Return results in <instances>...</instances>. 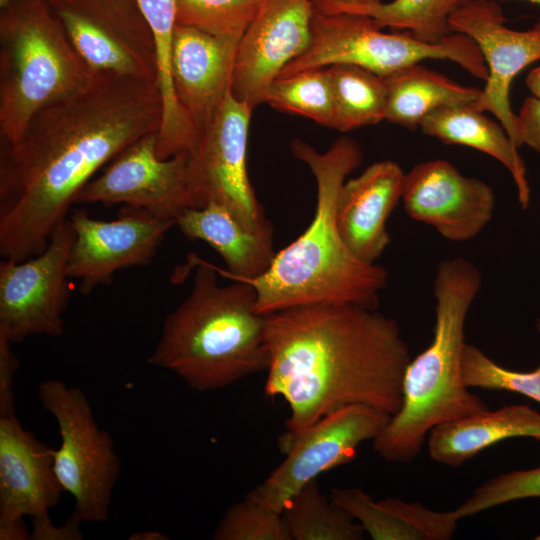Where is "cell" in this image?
Here are the masks:
<instances>
[{"label":"cell","instance_id":"cell-4","mask_svg":"<svg viewBox=\"0 0 540 540\" xmlns=\"http://www.w3.org/2000/svg\"><path fill=\"white\" fill-rule=\"evenodd\" d=\"M217 274L213 264L199 260L189 294L164 319L147 358L199 392L227 387L269 365L266 315L255 310L254 287L244 281L222 286Z\"/></svg>","mask_w":540,"mask_h":540},{"label":"cell","instance_id":"cell-27","mask_svg":"<svg viewBox=\"0 0 540 540\" xmlns=\"http://www.w3.org/2000/svg\"><path fill=\"white\" fill-rule=\"evenodd\" d=\"M333 93V129L347 132L385 119V78L365 68L338 64L326 67Z\"/></svg>","mask_w":540,"mask_h":540},{"label":"cell","instance_id":"cell-22","mask_svg":"<svg viewBox=\"0 0 540 540\" xmlns=\"http://www.w3.org/2000/svg\"><path fill=\"white\" fill-rule=\"evenodd\" d=\"M330 498L374 540H449L461 520L455 510L436 511L395 497L374 500L356 487H335Z\"/></svg>","mask_w":540,"mask_h":540},{"label":"cell","instance_id":"cell-14","mask_svg":"<svg viewBox=\"0 0 540 540\" xmlns=\"http://www.w3.org/2000/svg\"><path fill=\"white\" fill-rule=\"evenodd\" d=\"M123 204L176 221L195 207L187 177V152L167 159L157 154V132L118 154L79 192L75 204Z\"/></svg>","mask_w":540,"mask_h":540},{"label":"cell","instance_id":"cell-36","mask_svg":"<svg viewBox=\"0 0 540 540\" xmlns=\"http://www.w3.org/2000/svg\"><path fill=\"white\" fill-rule=\"evenodd\" d=\"M517 116L523 145L540 153V99L526 98Z\"/></svg>","mask_w":540,"mask_h":540},{"label":"cell","instance_id":"cell-25","mask_svg":"<svg viewBox=\"0 0 540 540\" xmlns=\"http://www.w3.org/2000/svg\"><path fill=\"white\" fill-rule=\"evenodd\" d=\"M154 38L157 58V85L162 101V117L157 132V154L167 159L188 152L199 133L182 109L175 94L172 74V46L176 22V0H136Z\"/></svg>","mask_w":540,"mask_h":540},{"label":"cell","instance_id":"cell-20","mask_svg":"<svg viewBox=\"0 0 540 540\" xmlns=\"http://www.w3.org/2000/svg\"><path fill=\"white\" fill-rule=\"evenodd\" d=\"M404 175L398 163L382 160L341 188L337 227L346 246L363 262L376 264L391 241L386 222L402 198Z\"/></svg>","mask_w":540,"mask_h":540},{"label":"cell","instance_id":"cell-5","mask_svg":"<svg viewBox=\"0 0 540 540\" xmlns=\"http://www.w3.org/2000/svg\"><path fill=\"white\" fill-rule=\"evenodd\" d=\"M481 284L479 269L466 258L438 264L433 338L407 365L401 407L373 440V449L382 459L409 463L435 426L488 409L462 377L465 321Z\"/></svg>","mask_w":540,"mask_h":540},{"label":"cell","instance_id":"cell-15","mask_svg":"<svg viewBox=\"0 0 540 540\" xmlns=\"http://www.w3.org/2000/svg\"><path fill=\"white\" fill-rule=\"evenodd\" d=\"M449 24L451 32L474 40L488 69L481 96L471 106L493 114L513 143L521 147L518 116L510 104V87L519 72L540 60V20L529 30H513L505 25L502 9L495 0H468L453 11Z\"/></svg>","mask_w":540,"mask_h":540},{"label":"cell","instance_id":"cell-41","mask_svg":"<svg viewBox=\"0 0 540 540\" xmlns=\"http://www.w3.org/2000/svg\"><path fill=\"white\" fill-rule=\"evenodd\" d=\"M464 1H468V0H462V2H464ZM524 1H528L530 3H533V4H536V5L540 6V0H524Z\"/></svg>","mask_w":540,"mask_h":540},{"label":"cell","instance_id":"cell-35","mask_svg":"<svg viewBox=\"0 0 540 540\" xmlns=\"http://www.w3.org/2000/svg\"><path fill=\"white\" fill-rule=\"evenodd\" d=\"M11 345L0 337V412L14 410L13 379L19 361Z\"/></svg>","mask_w":540,"mask_h":540},{"label":"cell","instance_id":"cell-26","mask_svg":"<svg viewBox=\"0 0 540 540\" xmlns=\"http://www.w3.org/2000/svg\"><path fill=\"white\" fill-rule=\"evenodd\" d=\"M385 119L414 130L433 111L452 105H470L482 89L460 85L419 64L404 67L386 77Z\"/></svg>","mask_w":540,"mask_h":540},{"label":"cell","instance_id":"cell-42","mask_svg":"<svg viewBox=\"0 0 540 540\" xmlns=\"http://www.w3.org/2000/svg\"><path fill=\"white\" fill-rule=\"evenodd\" d=\"M536 330H537V332H538L539 335H540V317H539V318L537 319V321H536Z\"/></svg>","mask_w":540,"mask_h":540},{"label":"cell","instance_id":"cell-10","mask_svg":"<svg viewBox=\"0 0 540 540\" xmlns=\"http://www.w3.org/2000/svg\"><path fill=\"white\" fill-rule=\"evenodd\" d=\"M390 418V414L370 406L350 405L298 432H284L278 440L284 461L245 498L282 513L303 486L351 462L359 445L374 440Z\"/></svg>","mask_w":540,"mask_h":540},{"label":"cell","instance_id":"cell-1","mask_svg":"<svg viewBox=\"0 0 540 540\" xmlns=\"http://www.w3.org/2000/svg\"><path fill=\"white\" fill-rule=\"evenodd\" d=\"M156 82L97 74L79 92L42 108L0 152V254H40L79 192L105 164L158 132Z\"/></svg>","mask_w":540,"mask_h":540},{"label":"cell","instance_id":"cell-37","mask_svg":"<svg viewBox=\"0 0 540 540\" xmlns=\"http://www.w3.org/2000/svg\"><path fill=\"white\" fill-rule=\"evenodd\" d=\"M382 0H314L315 8L322 12H333L342 8L370 6Z\"/></svg>","mask_w":540,"mask_h":540},{"label":"cell","instance_id":"cell-19","mask_svg":"<svg viewBox=\"0 0 540 540\" xmlns=\"http://www.w3.org/2000/svg\"><path fill=\"white\" fill-rule=\"evenodd\" d=\"M240 39L175 26L171 61L173 86L179 104L199 134L231 90Z\"/></svg>","mask_w":540,"mask_h":540},{"label":"cell","instance_id":"cell-2","mask_svg":"<svg viewBox=\"0 0 540 540\" xmlns=\"http://www.w3.org/2000/svg\"><path fill=\"white\" fill-rule=\"evenodd\" d=\"M267 397L289 407L298 432L350 405L391 416L402 404L410 350L398 323L354 304H313L266 315Z\"/></svg>","mask_w":540,"mask_h":540},{"label":"cell","instance_id":"cell-12","mask_svg":"<svg viewBox=\"0 0 540 540\" xmlns=\"http://www.w3.org/2000/svg\"><path fill=\"white\" fill-rule=\"evenodd\" d=\"M73 241L68 217L54 229L40 254L23 261L0 262V337L17 344L30 336L63 334Z\"/></svg>","mask_w":540,"mask_h":540},{"label":"cell","instance_id":"cell-13","mask_svg":"<svg viewBox=\"0 0 540 540\" xmlns=\"http://www.w3.org/2000/svg\"><path fill=\"white\" fill-rule=\"evenodd\" d=\"M69 219L74 241L68 274L79 281L82 294L109 284L122 269L150 263L166 233L176 225L174 220L127 205L111 221L94 219L82 209L74 210Z\"/></svg>","mask_w":540,"mask_h":540},{"label":"cell","instance_id":"cell-21","mask_svg":"<svg viewBox=\"0 0 540 540\" xmlns=\"http://www.w3.org/2000/svg\"><path fill=\"white\" fill-rule=\"evenodd\" d=\"M175 226L187 239L210 245L226 265V270L215 269L233 281L261 276L276 255L273 233L246 229L225 206L215 202L185 210Z\"/></svg>","mask_w":540,"mask_h":540},{"label":"cell","instance_id":"cell-30","mask_svg":"<svg viewBox=\"0 0 540 540\" xmlns=\"http://www.w3.org/2000/svg\"><path fill=\"white\" fill-rule=\"evenodd\" d=\"M265 103L331 128L334 105L328 69H306L277 77L267 92Z\"/></svg>","mask_w":540,"mask_h":540},{"label":"cell","instance_id":"cell-28","mask_svg":"<svg viewBox=\"0 0 540 540\" xmlns=\"http://www.w3.org/2000/svg\"><path fill=\"white\" fill-rule=\"evenodd\" d=\"M291 540H362L365 531L353 516L325 496L317 479L303 486L282 512Z\"/></svg>","mask_w":540,"mask_h":540},{"label":"cell","instance_id":"cell-23","mask_svg":"<svg viewBox=\"0 0 540 540\" xmlns=\"http://www.w3.org/2000/svg\"><path fill=\"white\" fill-rule=\"evenodd\" d=\"M529 437L540 441V413L528 405L489 409L435 426L428 435L431 459L458 467L499 442Z\"/></svg>","mask_w":540,"mask_h":540},{"label":"cell","instance_id":"cell-39","mask_svg":"<svg viewBox=\"0 0 540 540\" xmlns=\"http://www.w3.org/2000/svg\"><path fill=\"white\" fill-rule=\"evenodd\" d=\"M131 540H166L169 539L164 535L163 533H160L158 531H144V532H138L135 534H132L131 537H129Z\"/></svg>","mask_w":540,"mask_h":540},{"label":"cell","instance_id":"cell-31","mask_svg":"<svg viewBox=\"0 0 540 540\" xmlns=\"http://www.w3.org/2000/svg\"><path fill=\"white\" fill-rule=\"evenodd\" d=\"M264 0H176V22L206 33L241 38Z\"/></svg>","mask_w":540,"mask_h":540},{"label":"cell","instance_id":"cell-34","mask_svg":"<svg viewBox=\"0 0 540 540\" xmlns=\"http://www.w3.org/2000/svg\"><path fill=\"white\" fill-rule=\"evenodd\" d=\"M540 498V466L498 474L475 488L456 509L460 519L512 501Z\"/></svg>","mask_w":540,"mask_h":540},{"label":"cell","instance_id":"cell-29","mask_svg":"<svg viewBox=\"0 0 540 540\" xmlns=\"http://www.w3.org/2000/svg\"><path fill=\"white\" fill-rule=\"evenodd\" d=\"M461 2L462 0H393L370 6L342 8L328 13L365 15L381 29L390 27L408 30L423 42L438 43L452 33L449 19Z\"/></svg>","mask_w":540,"mask_h":540},{"label":"cell","instance_id":"cell-16","mask_svg":"<svg viewBox=\"0 0 540 540\" xmlns=\"http://www.w3.org/2000/svg\"><path fill=\"white\" fill-rule=\"evenodd\" d=\"M314 0H264L237 49L231 93L253 110L281 71L312 41Z\"/></svg>","mask_w":540,"mask_h":540},{"label":"cell","instance_id":"cell-40","mask_svg":"<svg viewBox=\"0 0 540 540\" xmlns=\"http://www.w3.org/2000/svg\"><path fill=\"white\" fill-rule=\"evenodd\" d=\"M12 0H0V8H3L8 3H10Z\"/></svg>","mask_w":540,"mask_h":540},{"label":"cell","instance_id":"cell-3","mask_svg":"<svg viewBox=\"0 0 540 540\" xmlns=\"http://www.w3.org/2000/svg\"><path fill=\"white\" fill-rule=\"evenodd\" d=\"M290 151L315 178L313 218L300 236L276 253L264 274L236 281L254 287L255 310L261 315L313 304H354L377 309L388 273L378 264L357 258L344 243L336 222L341 188L363 159L360 145L342 136L328 150L319 152L295 139Z\"/></svg>","mask_w":540,"mask_h":540},{"label":"cell","instance_id":"cell-33","mask_svg":"<svg viewBox=\"0 0 540 540\" xmlns=\"http://www.w3.org/2000/svg\"><path fill=\"white\" fill-rule=\"evenodd\" d=\"M212 539L291 540V536L282 513L245 498L226 510Z\"/></svg>","mask_w":540,"mask_h":540},{"label":"cell","instance_id":"cell-24","mask_svg":"<svg viewBox=\"0 0 540 540\" xmlns=\"http://www.w3.org/2000/svg\"><path fill=\"white\" fill-rule=\"evenodd\" d=\"M483 113L471 104L445 106L427 115L420 128L446 144L468 146L499 161L512 176L520 206L527 209L531 190L518 147L501 124Z\"/></svg>","mask_w":540,"mask_h":540},{"label":"cell","instance_id":"cell-6","mask_svg":"<svg viewBox=\"0 0 540 540\" xmlns=\"http://www.w3.org/2000/svg\"><path fill=\"white\" fill-rule=\"evenodd\" d=\"M0 9V136L10 145L42 108L95 75L47 0H12Z\"/></svg>","mask_w":540,"mask_h":540},{"label":"cell","instance_id":"cell-32","mask_svg":"<svg viewBox=\"0 0 540 540\" xmlns=\"http://www.w3.org/2000/svg\"><path fill=\"white\" fill-rule=\"evenodd\" d=\"M462 377L469 388L517 393L540 403V364L532 371L511 370L497 364L475 345L465 343Z\"/></svg>","mask_w":540,"mask_h":540},{"label":"cell","instance_id":"cell-7","mask_svg":"<svg viewBox=\"0 0 540 540\" xmlns=\"http://www.w3.org/2000/svg\"><path fill=\"white\" fill-rule=\"evenodd\" d=\"M425 59H446L486 81L488 69L477 44L462 33H450L438 43H426L410 33H385L368 16L326 13L315 8L309 48L279 76L332 65H354L386 77ZM278 76V77H279Z\"/></svg>","mask_w":540,"mask_h":540},{"label":"cell","instance_id":"cell-9","mask_svg":"<svg viewBox=\"0 0 540 540\" xmlns=\"http://www.w3.org/2000/svg\"><path fill=\"white\" fill-rule=\"evenodd\" d=\"M253 109L226 95L210 123L187 152V177L196 208L225 206L246 229L274 233L250 182L247 144Z\"/></svg>","mask_w":540,"mask_h":540},{"label":"cell","instance_id":"cell-38","mask_svg":"<svg viewBox=\"0 0 540 540\" xmlns=\"http://www.w3.org/2000/svg\"><path fill=\"white\" fill-rule=\"evenodd\" d=\"M525 83L527 88L533 94V97L540 99V66L528 73Z\"/></svg>","mask_w":540,"mask_h":540},{"label":"cell","instance_id":"cell-17","mask_svg":"<svg viewBox=\"0 0 540 540\" xmlns=\"http://www.w3.org/2000/svg\"><path fill=\"white\" fill-rule=\"evenodd\" d=\"M64 492L54 470V449L25 430L15 410L0 413V539L26 540L24 517L49 519Z\"/></svg>","mask_w":540,"mask_h":540},{"label":"cell","instance_id":"cell-18","mask_svg":"<svg viewBox=\"0 0 540 540\" xmlns=\"http://www.w3.org/2000/svg\"><path fill=\"white\" fill-rule=\"evenodd\" d=\"M401 200L412 219L432 226L453 242L475 238L495 208L490 185L463 175L443 159L419 163L405 173Z\"/></svg>","mask_w":540,"mask_h":540},{"label":"cell","instance_id":"cell-8","mask_svg":"<svg viewBox=\"0 0 540 540\" xmlns=\"http://www.w3.org/2000/svg\"><path fill=\"white\" fill-rule=\"evenodd\" d=\"M38 394L57 422L61 440L54 449V470L64 492L74 499L70 516L79 523L106 521L120 474L111 435L99 427L79 387L49 379L40 383Z\"/></svg>","mask_w":540,"mask_h":540},{"label":"cell","instance_id":"cell-11","mask_svg":"<svg viewBox=\"0 0 540 540\" xmlns=\"http://www.w3.org/2000/svg\"><path fill=\"white\" fill-rule=\"evenodd\" d=\"M94 74L157 83L152 31L136 0H47Z\"/></svg>","mask_w":540,"mask_h":540}]
</instances>
